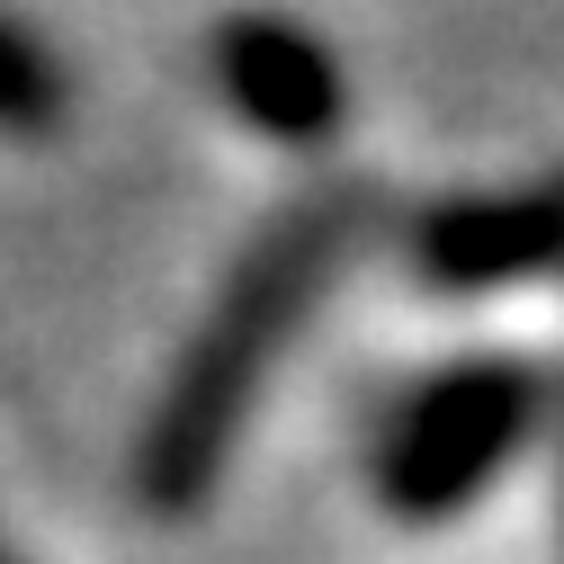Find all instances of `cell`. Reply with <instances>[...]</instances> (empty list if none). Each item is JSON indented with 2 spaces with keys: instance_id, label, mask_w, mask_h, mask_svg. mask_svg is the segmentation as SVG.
<instances>
[{
  "instance_id": "1",
  "label": "cell",
  "mask_w": 564,
  "mask_h": 564,
  "mask_svg": "<svg viewBox=\"0 0 564 564\" xmlns=\"http://www.w3.org/2000/svg\"><path fill=\"white\" fill-rule=\"evenodd\" d=\"M332 242H340V216L323 206V216L288 225L278 242H260V260L225 288L216 323L197 332L188 368L171 377L153 431H144V466H134V475H144L153 511H188L197 492L216 484V466H225V448H234V421H242L260 368L278 359V340H288L296 314L314 305V278H323Z\"/></svg>"
},
{
  "instance_id": "2",
  "label": "cell",
  "mask_w": 564,
  "mask_h": 564,
  "mask_svg": "<svg viewBox=\"0 0 564 564\" xmlns=\"http://www.w3.org/2000/svg\"><path fill=\"white\" fill-rule=\"evenodd\" d=\"M529 431H538V377H520L502 359L431 377L403 403L394 440L377 457L386 511L394 520H457L475 492L529 448Z\"/></svg>"
},
{
  "instance_id": "4",
  "label": "cell",
  "mask_w": 564,
  "mask_h": 564,
  "mask_svg": "<svg viewBox=\"0 0 564 564\" xmlns=\"http://www.w3.org/2000/svg\"><path fill=\"white\" fill-rule=\"evenodd\" d=\"M564 251V188L546 197H484V206H448L431 225V269L440 278H511Z\"/></svg>"
},
{
  "instance_id": "5",
  "label": "cell",
  "mask_w": 564,
  "mask_h": 564,
  "mask_svg": "<svg viewBox=\"0 0 564 564\" xmlns=\"http://www.w3.org/2000/svg\"><path fill=\"white\" fill-rule=\"evenodd\" d=\"M54 117H63V73L45 63V45L0 10V126L36 134V126H54Z\"/></svg>"
},
{
  "instance_id": "3",
  "label": "cell",
  "mask_w": 564,
  "mask_h": 564,
  "mask_svg": "<svg viewBox=\"0 0 564 564\" xmlns=\"http://www.w3.org/2000/svg\"><path fill=\"white\" fill-rule=\"evenodd\" d=\"M216 82L278 144H314L349 108V82H340L332 45L314 28H296V19H225L216 28Z\"/></svg>"
}]
</instances>
